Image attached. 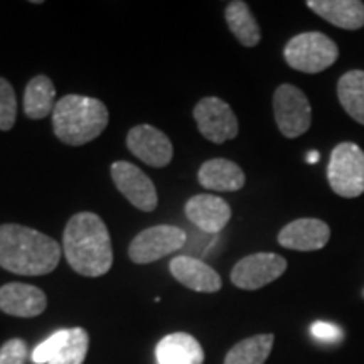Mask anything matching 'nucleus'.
<instances>
[{"instance_id":"1","label":"nucleus","mask_w":364,"mask_h":364,"mask_svg":"<svg viewBox=\"0 0 364 364\" xmlns=\"http://www.w3.org/2000/svg\"><path fill=\"white\" fill-rule=\"evenodd\" d=\"M63 253L76 273L90 279L103 277L113 265L108 228L95 213H76L63 235Z\"/></svg>"},{"instance_id":"2","label":"nucleus","mask_w":364,"mask_h":364,"mask_svg":"<svg viewBox=\"0 0 364 364\" xmlns=\"http://www.w3.org/2000/svg\"><path fill=\"white\" fill-rule=\"evenodd\" d=\"M61 260V247L51 236L22 225L0 226V267L26 277L48 275Z\"/></svg>"},{"instance_id":"3","label":"nucleus","mask_w":364,"mask_h":364,"mask_svg":"<svg viewBox=\"0 0 364 364\" xmlns=\"http://www.w3.org/2000/svg\"><path fill=\"white\" fill-rule=\"evenodd\" d=\"M108 125V110L97 98L66 95L53 110L54 134L63 144L80 147L103 134Z\"/></svg>"},{"instance_id":"4","label":"nucleus","mask_w":364,"mask_h":364,"mask_svg":"<svg viewBox=\"0 0 364 364\" xmlns=\"http://www.w3.org/2000/svg\"><path fill=\"white\" fill-rule=\"evenodd\" d=\"M287 65L294 70L317 75L338 61L339 48L322 33H302L287 43L284 49Z\"/></svg>"},{"instance_id":"5","label":"nucleus","mask_w":364,"mask_h":364,"mask_svg":"<svg viewBox=\"0 0 364 364\" xmlns=\"http://www.w3.org/2000/svg\"><path fill=\"white\" fill-rule=\"evenodd\" d=\"M327 179L341 198L354 199L364 193V152L354 142L336 145L331 154Z\"/></svg>"},{"instance_id":"6","label":"nucleus","mask_w":364,"mask_h":364,"mask_svg":"<svg viewBox=\"0 0 364 364\" xmlns=\"http://www.w3.org/2000/svg\"><path fill=\"white\" fill-rule=\"evenodd\" d=\"M273 113H275L277 127L287 139H297L311 127V103L306 93L294 85H280L275 90Z\"/></svg>"},{"instance_id":"7","label":"nucleus","mask_w":364,"mask_h":364,"mask_svg":"<svg viewBox=\"0 0 364 364\" xmlns=\"http://www.w3.org/2000/svg\"><path fill=\"white\" fill-rule=\"evenodd\" d=\"M188 241L186 231L172 225H159L140 231L129 247L130 260L136 265H149L181 250Z\"/></svg>"},{"instance_id":"8","label":"nucleus","mask_w":364,"mask_h":364,"mask_svg":"<svg viewBox=\"0 0 364 364\" xmlns=\"http://www.w3.org/2000/svg\"><path fill=\"white\" fill-rule=\"evenodd\" d=\"M194 120L204 139L209 142L223 144L235 139L240 132L238 118L221 98L208 97L194 107Z\"/></svg>"},{"instance_id":"9","label":"nucleus","mask_w":364,"mask_h":364,"mask_svg":"<svg viewBox=\"0 0 364 364\" xmlns=\"http://www.w3.org/2000/svg\"><path fill=\"white\" fill-rule=\"evenodd\" d=\"M287 270V260L277 253H253L241 258L231 270V282L241 290H258Z\"/></svg>"},{"instance_id":"10","label":"nucleus","mask_w":364,"mask_h":364,"mask_svg":"<svg viewBox=\"0 0 364 364\" xmlns=\"http://www.w3.org/2000/svg\"><path fill=\"white\" fill-rule=\"evenodd\" d=\"M112 179L117 189L125 196L127 201L140 211L150 213L157 208V189L150 177L134 164L118 161L112 164Z\"/></svg>"},{"instance_id":"11","label":"nucleus","mask_w":364,"mask_h":364,"mask_svg":"<svg viewBox=\"0 0 364 364\" xmlns=\"http://www.w3.org/2000/svg\"><path fill=\"white\" fill-rule=\"evenodd\" d=\"M127 147L136 159L152 167L169 166L174 149L169 136L152 125H136L127 135Z\"/></svg>"},{"instance_id":"12","label":"nucleus","mask_w":364,"mask_h":364,"mask_svg":"<svg viewBox=\"0 0 364 364\" xmlns=\"http://www.w3.org/2000/svg\"><path fill=\"white\" fill-rule=\"evenodd\" d=\"M184 213L188 220L203 233L215 236L226 228L231 220V208L220 196L196 194L186 203Z\"/></svg>"},{"instance_id":"13","label":"nucleus","mask_w":364,"mask_h":364,"mask_svg":"<svg viewBox=\"0 0 364 364\" xmlns=\"http://www.w3.org/2000/svg\"><path fill=\"white\" fill-rule=\"evenodd\" d=\"M331 228L324 221L314 218L295 220L282 228L279 233V243L284 248L295 252H316L329 243Z\"/></svg>"},{"instance_id":"14","label":"nucleus","mask_w":364,"mask_h":364,"mask_svg":"<svg viewBox=\"0 0 364 364\" xmlns=\"http://www.w3.org/2000/svg\"><path fill=\"white\" fill-rule=\"evenodd\" d=\"M48 307V299L43 290L34 285L11 282L0 287V311L14 317H38Z\"/></svg>"},{"instance_id":"15","label":"nucleus","mask_w":364,"mask_h":364,"mask_svg":"<svg viewBox=\"0 0 364 364\" xmlns=\"http://www.w3.org/2000/svg\"><path fill=\"white\" fill-rule=\"evenodd\" d=\"M169 270L179 284L194 290V292L215 294L221 290L223 282L220 273L199 258L181 255V257L172 258Z\"/></svg>"},{"instance_id":"16","label":"nucleus","mask_w":364,"mask_h":364,"mask_svg":"<svg viewBox=\"0 0 364 364\" xmlns=\"http://www.w3.org/2000/svg\"><path fill=\"white\" fill-rule=\"evenodd\" d=\"M198 181L203 188L218 193H235L247 182L245 172L238 164L228 159H211L204 162L198 172Z\"/></svg>"},{"instance_id":"17","label":"nucleus","mask_w":364,"mask_h":364,"mask_svg":"<svg viewBox=\"0 0 364 364\" xmlns=\"http://www.w3.org/2000/svg\"><path fill=\"white\" fill-rule=\"evenodd\" d=\"M307 7L341 29L356 31L364 26V4L359 0H309Z\"/></svg>"},{"instance_id":"18","label":"nucleus","mask_w":364,"mask_h":364,"mask_svg":"<svg viewBox=\"0 0 364 364\" xmlns=\"http://www.w3.org/2000/svg\"><path fill=\"white\" fill-rule=\"evenodd\" d=\"M156 358L157 364H203L204 351L191 334L174 332L157 344Z\"/></svg>"},{"instance_id":"19","label":"nucleus","mask_w":364,"mask_h":364,"mask_svg":"<svg viewBox=\"0 0 364 364\" xmlns=\"http://www.w3.org/2000/svg\"><path fill=\"white\" fill-rule=\"evenodd\" d=\"M56 100V88L48 76L39 75L27 83L24 93V112L33 120H43L53 113Z\"/></svg>"},{"instance_id":"20","label":"nucleus","mask_w":364,"mask_h":364,"mask_svg":"<svg viewBox=\"0 0 364 364\" xmlns=\"http://www.w3.org/2000/svg\"><path fill=\"white\" fill-rule=\"evenodd\" d=\"M225 17H226L230 31L235 34V38L238 39L245 48H253V46L260 43L262 39L260 26H258L257 21H255L248 4L241 2V0L230 2L225 11Z\"/></svg>"},{"instance_id":"21","label":"nucleus","mask_w":364,"mask_h":364,"mask_svg":"<svg viewBox=\"0 0 364 364\" xmlns=\"http://www.w3.org/2000/svg\"><path fill=\"white\" fill-rule=\"evenodd\" d=\"M338 97L346 113L364 125V71L354 70L341 76Z\"/></svg>"},{"instance_id":"22","label":"nucleus","mask_w":364,"mask_h":364,"mask_svg":"<svg viewBox=\"0 0 364 364\" xmlns=\"http://www.w3.org/2000/svg\"><path fill=\"white\" fill-rule=\"evenodd\" d=\"M273 334H258L240 341L230 349L225 364H265L273 348Z\"/></svg>"},{"instance_id":"23","label":"nucleus","mask_w":364,"mask_h":364,"mask_svg":"<svg viewBox=\"0 0 364 364\" xmlns=\"http://www.w3.org/2000/svg\"><path fill=\"white\" fill-rule=\"evenodd\" d=\"M90 348L88 332L81 327L68 329L66 339L48 364H83Z\"/></svg>"},{"instance_id":"24","label":"nucleus","mask_w":364,"mask_h":364,"mask_svg":"<svg viewBox=\"0 0 364 364\" xmlns=\"http://www.w3.org/2000/svg\"><path fill=\"white\" fill-rule=\"evenodd\" d=\"M17 118V97L12 85L0 78V130L9 132Z\"/></svg>"},{"instance_id":"25","label":"nucleus","mask_w":364,"mask_h":364,"mask_svg":"<svg viewBox=\"0 0 364 364\" xmlns=\"http://www.w3.org/2000/svg\"><path fill=\"white\" fill-rule=\"evenodd\" d=\"M68 329L56 331L53 336H49L44 343H41L33 353V363L34 364H48L54 358V354L58 353L59 346L63 344V341L66 339Z\"/></svg>"},{"instance_id":"26","label":"nucleus","mask_w":364,"mask_h":364,"mask_svg":"<svg viewBox=\"0 0 364 364\" xmlns=\"http://www.w3.org/2000/svg\"><path fill=\"white\" fill-rule=\"evenodd\" d=\"M27 344L24 339H9L0 348V364H26Z\"/></svg>"},{"instance_id":"27","label":"nucleus","mask_w":364,"mask_h":364,"mask_svg":"<svg viewBox=\"0 0 364 364\" xmlns=\"http://www.w3.org/2000/svg\"><path fill=\"white\" fill-rule=\"evenodd\" d=\"M311 334L316 339L322 341V343H329V344L339 343V341L343 339V331H341L336 324H331V322H326V321L314 322L311 326Z\"/></svg>"},{"instance_id":"28","label":"nucleus","mask_w":364,"mask_h":364,"mask_svg":"<svg viewBox=\"0 0 364 364\" xmlns=\"http://www.w3.org/2000/svg\"><path fill=\"white\" fill-rule=\"evenodd\" d=\"M318 161V154L316 152V150H312L311 154H309V157H307V162H311V164H316Z\"/></svg>"}]
</instances>
